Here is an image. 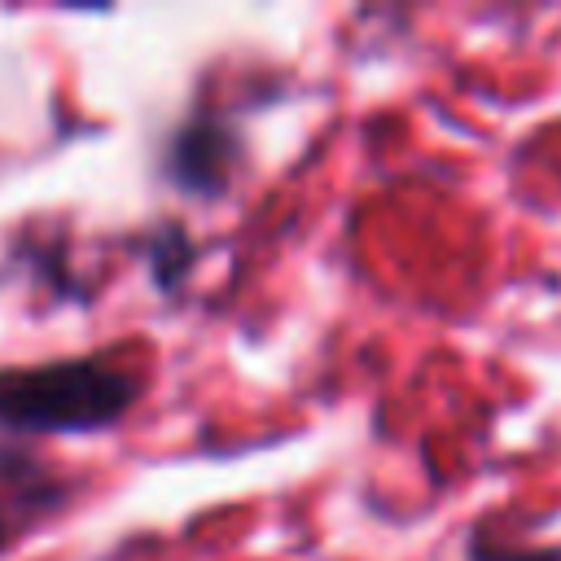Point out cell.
Listing matches in <instances>:
<instances>
[{"label":"cell","mask_w":561,"mask_h":561,"mask_svg":"<svg viewBox=\"0 0 561 561\" xmlns=\"http://www.w3.org/2000/svg\"><path fill=\"white\" fill-rule=\"evenodd\" d=\"M145 394V373L105 346L48 364L0 368V430L18 434H101Z\"/></svg>","instance_id":"cell-1"},{"label":"cell","mask_w":561,"mask_h":561,"mask_svg":"<svg viewBox=\"0 0 561 561\" xmlns=\"http://www.w3.org/2000/svg\"><path fill=\"white\" fill-rule=\"evenodd\" d=\"M245 158V140L237 123L215 110H193L162 145V175L171 188L215 202L232 188V175Z\"/></svg>","instance_id":"cell-2"},{"label":"cell","mask_w":561,"mask_h":561,"mask_svg":"<svg viewBox=\"0 0 561 561\" xmlns=\"http://www.w3.org/2000/svg\"><path fill=\"white\" fill-rule=\"evenodd\" d=\"M70 495L75 486L44 469L31 451L0 447V557L18 548L31 530H39L48 517H57Z\"/></svg>","instance_id":"cell-3"},{"label":"cell","mask_w":561,"mask_h":561,"mask_svg":"<svg viewBox=\"0 0 561 561\" xmlns=\"http://www.w3.org/2000/svg\"><path fill=\"white\" fill-rule=\"evenodd\" d=\"M145 263H149V276L162 294H175L193 267V237L184 232V224L175 219H162L158 228H149L145 245H140Z\"/></svg>","instance_id":"cell-4"},{"label":"cell","mask_w":561,"mask_h":561,"mask_svg":"<svg viewBox=\"0 0 561 561\" xmlns=\"http://www.w3.org/2000/svg\"><path fill=\"white\" fill-rule=\"evenodd\" d=\"M469 561H561V548H508L486 530H478L469 539Z\"/></svg>","instance_id":"cell-5"}]
</instances>
